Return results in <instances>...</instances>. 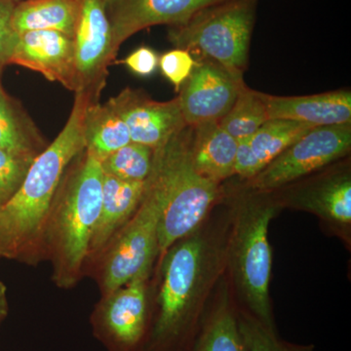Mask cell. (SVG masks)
<instances>
[{
	"instance_id": "cell-34",
	"label": "cell",
	"mask_w": 351,
	"mask_h": 351,
	"mask_svg": "<svg viewBox=\"0 0 351 351\" xmlns=\"http://www.w3.org/2000/svg\"><path fill=\"white\" fill-rule=\"evenodd\" d=\"M16 1H17V0H16Z\"/></svg>"
},
{
	"instance_id": "cell-12",
	"label": "cell",
	"mask_w": 351,
	"mask_h": 351,
	"mask_svg": "<svg viewBox=\"0 0 351 351\" xmlns=\"http://www.w3.org/2000/svg\"><path fill=\"white\" fill-rule=\"evenodd\" d=\"M244 84L215 62L195 60V68L178 96L186 125L221 121L230 112Z\"/></svg>"
},
{
	"instance_id": "cell-5",
	"label": "cell",
	"mask_w": 351,
	"mask_h": 351,
	"mask_svg": "<svg viewBox=\"0 0 351 351\" xmlns=\"http://www.w3.org/2000/svg\"><path fill=\"white\" fill-rule=\"evenodd\" d=\"M193 127L186 125L154 151L165 186V206L158 226V254L203 225L208 214L223 197L221 184L196 172L191 160Z\"/></svg>"
},
{
	"instance_id": "cell-24",
	"label": "cell",
	"mask_w": 351,
	"mask_h": 351,
	"mask_svg": "<svg viewBox=\"0 0 351 351\" xmlns=\"http://www.w3.org/2000/svg\"><path fill=\"white\" fill-rule=\"evenodd\" d=\"M269 119L262 92L255 91L244 84L240 88L237 100L219 124L239 142L248 138Z\"/></svg>"
},
{
	"instance_id": "cell-8",
	"label": "cell",
	"mask_w": 351,
	"mask_h": 351,
	"mask_svg": "<svg viewBox=\"0 0 351 351\" xmlns=\"http://www.w3.org/2000/svg\"><path fill=\"white\" fill-rule=\"evenodd\" d=\"M350 149L351 123L314 127L245 186L260 193H274L338 162Z\"/></svg>"
},
{
	"instance_id": "cell-16",
	"label": "cell",
	"mask_w": 351,
	"mask_h": 351,
	"mask_svg": "<svg viewBox=\"0 0 351 351\" xmlns=\"http://www.w3.org/2000/svg\"><path fill=\"white\" fill-rule=\"evenodd\" d=\"M314 126L287 119H269L239 141L234 176L248 181Z\"/></svg>"
},
{
	"instance_id": "cell-22",
	"label": "cell",
	"mask_w": 351,
	"mask_h": 351,
	"mask_svg": "<svg viewBox=\"0 0 351 351\" xmlns=\"http://www.w3.org/2000/svg\"><path fill=\"white\" fill-rule=\"evenodd\" d=\"M85 149L99 161L132 142L123 120L108 104L92 100L84 120Z\"/></svg>"
},
{
	"instance_id": "cell-25",
	"label": "cell",
	"mask_w": 351,
	"mask_h": 351,
	"mask_svg": "<svg viewBox=\"0 0 351 351\" xmlns=\"http://www.w3.org/2000/svg\"><path fill=\"white\" fill-rule=\"evenodd\" d=\"M154 149L130 142L101 161L104 174L123 181L145 182L152 167Z\"/></svg>"
},
{
	"instance_id": "cell-20",
	"label": "cell",
	"mask_w": 351,
	"mask_h": 351,
	"mask_svg": "<svg viewBox=\"0 0 351 351\" xmlns=\"http://www.w3.org/2000/svg\"><path fill=\"white\" fill-rule=\"evenodd\" d=\"M207 307L189 351H247L240 331L239 309L226 287Z\"/></svg>"
},
{
	"instance_id": "cell-28",
	"label": "cell",
	"mask_w": 351,
	"mask_h": 351,
	"mask_svg": "<svg viewBox=\"0 0 351 351\" xmlns=\"http://www.w3.org/2000/svg\"><path fill=\"white\" fill-rule=\"evenodd\" d=\"M158 66L178 92L195 68V59L189 51L175 48L159 58Z\"/></svg>"
},
{
	"instance_id": "cell-9",
	"label": "cell",
	"mask_w": 351,
	"mask_h": 351,
	"mask_svg": "<svg viewBox=\"0 0 351 351\" xmlns=\"http://www.w3.org/2000/svg\"><path fill=\"white\" fill-rule=\"evenodd\" d=\"M152 270L140 272L128 283L101 295L91 316L94 336L108 351H144L152 326L149 299Z\"/></svg>"
},
{
	"instance_id": "cell-10",
	"label": "cell",
	"mask_w": 351,
	"mask_h": 351,
	"mask_svg": "<svg viewBox=\"0 0 351 351\" xmlns=\"http://www.w3.org/2000/svg\"><path fill=\"white\" fill-rule=\"evenodd\" d=\"M279 206L315 215L325 226L348 240L351 226L350 162L324 169L272 193Z\"/></svg>"
},
{
	"instance_id": "cell-13",
	"label": "cell",
	"mask_w": 351,
	"mask_h": 351,
	"mask_svg": "<svg viewBox=\"0 0 351 351\" xmlns=\"http://www.w3.org/2000/svg\"><path fill=\"white\" fill-rule=\"evenodd\" d=\"M221 1L225 0H105L112 55L115 58L122 43L143 29L186 24L198 11Z\"/></svg>"
},
{
	"instance_id": "cell-26",
	"label": "cell",
	"mask_w": 351,
	"mask_h": 351,
	"mask_svg": "<svg viewBox=\"0 0 351 351\" xmlns=\"http://www.w3.org/2000/svg\"><path fill=\"white\" fill-rule=\"evenodd\" d=\"M240 331L247 351H314L313 345H299L284 341L276 328L263 324L248 311H239Z\"/></svg>"
},
{
	"instance_id": "cell-29",
	"label": "cell",
	"mask_w": 351,
	"mask_h": 351,
	"mask_svg": "<svg viewBox=\"0 0 351 351\" xmlns=\"http://www.w3.org/2000/svg\"><path fill=\"white\" fill-rule=\"evenodd\" d=\"M16 4V0H0V68L9 64L19 36L12 23Z\"/></svg>"
},
{
	"instance_id": "cell-15",
	"label": "cell",
	"mask_w": 351,
	"mask_h": 351,
	"mask_svg": "<svg viewBox=\"0 0 351 351\" xmlns=\"http://www.w3.org/2000/svg\"><path fill=\"white\" fill-rule=\"evenodd\" d=\"M9 64L36 71L49 82L76 92L73 38L56 31H29L18 34Z\"/></svg>"
},
{
	"instance_id": "cell-31",
	"label": "cell",
	"mask_w": 351,
	"mask_h": 351,
	"mask_svg": "<svg viewBox=\"0 0 351 351\" xmlns=\"http://www.w3.org/2000/svg\"><path fill=\"white\" fill-rule=\"evenodd\" d=\"M0 258L13 260L12 243L0 212Z\"/></svg>"
},
{
	"instance_id": "cell-2",
	"label": "cell",
	"mask_w": 351,
	"mask_h": 351,
	"mask_svg": "<svg viewBox=\"0 0 351 351\" xmlns=\"http://www.w3.org/2000/svg\"><path fill=\"white\" fill-rule=\"evenodd\" d=\"M92 100L98 99L88 92H76L63 130L34 159L19 191L0 210L12 243L13 260L29 265L43 260L46 219L64 172L85 149V114Z\"/></svg>"
},
{
	"instance_id": "cell-30",
	"label": "cell",
	"mask_w": 351,
	"mask_h": 351,
	"mask_svg": "<svg viewBox=\"0 0 351 351\" xmlns=\"http://www.w3.org/2000/svg\"><path fill=\"white\" fill-rule=\"evenodd\" d=\"M159 57L149 47L138 48L123 61L127 68L140 76L152 75L158 66Z\"/></svg>"
},
{
	"instance_id": "cell-4",
	"label": "cell",
	"mask_w": 351,
	"mask_h": 351,
	"mask_svg": "<svg viewBox=\"0 0 351 351\" xmlns=\"http://www.w3.org/2000/svg\"><path fill=\"white\" fill-rule=\"evenodd\" d=\"M226 267L245 309L263 324L276 328L269 297L272 252L270 221L281 210L272 193L245 186L232 201Z\"/></svg>"
},
{
	"instance_id": "cell-7",
	"label": "cell",
	"mask_w": 351,
	"mask_h": 351,
	"mask_svg": "<svg viewBox=\"0 0 351 351\" xmlns=\"http://www.w3.org/2000/svg\"><path fill=\"white\" fill-rule=\"evenodd\" d=\"M165 197L162 175L152 159L137 211L93 261L101 295L125 285L140 272L152 269L158 254L157 234Z\"/></svg>"
},
{
	"instance_id": "cell-3",
	"label": "cell",
	"mask_w": 351,
	"mask_h": 351,
	"mask_svg": "<svg viewBox=\"0 0 351 351\" xmlns=\"http://www.w3.org/2000/svg\"><path fill=\"white\" fill-rule=\"evenodd\" d=\"M103 170L84 149L69 164L51 204L43 237V255L52 263L60 289L80 282L100 216Z\"/></svg>"
},
{
	"instance_id": "cell-32",
	"label": "cell",
	"mask_w": 351,
	"mask_h": 351,
	"mask_svg": "<svg viewBox=\"0 0 351 351\" xmlns=\"http://www.w3.org/2000/svg\"><path fill=\"white\" fill-rule=\"evenodd\" d=\"M9 313L8 295L7 287L3 281L0 280V327L6 319Z\"/></svg>"
},
{
	"instance_id": "cell-27",
	"label": "cell",
	"mask_w": 351,
	"mask_h": 351,
	"mask_svg": "<svg viewBox=\"0 0 351 351\" xmlns=\"http://www.w3.org/2000/svg\"><path fill=\"white\" fill-rule=\"evenodd\" d=\"M34 159L0 149V210L19 191Z\"/></svg>"
},
{
	"instance_id": "cell-21",
	"label": "cell",
	"mask_w": 351,
	"mask_h": 351,
	"mask_svg": "<svg viewBox=\"0 0 351 351\" xmlns=\"http://www.w3.org/2000/svg\"><path fill=\"white\" fill-rule=\"evenodd\" d=\"M82 0H25L17 2L13 27L18 34L29 31H56L73 38Z\"/></svg>"
},
{
	"instance_id": "cell-11",
	"label": "cell",
	"mask_w": 351,
	"mask_h": 351,
	"mask_svg": "<svg viewBox=\"0 0 351 351\" xmlns=\"http://www.w3.org/2000/svg\"><path fill=\"white\" fill-rule=\"evenodd\" d=\"M73 40L76 92H88L99 98L108 66L114 60L105 0H82Z\"/></svg>"
},
{
	"instance_id": "cell-23",
	"label": "cell",
	"mask_w": 351,
	"mask_h": 351,
	"mask_svg": "<svg viewBox=\"0 0 351 351\" xmlns=\"http://www.w3.org/2000/svg\"><path fill=\"white\" fill-rule=\"evenodd\" d=\"M1 75V69H0ZM0 149L36 158L44 142L32 122L18 110L4 91L0 80Z\"/></svg>"
},
{
	"instance_id": "cell-14",
	"label": "cell",
	"mask_w": 351,
	"mask_h": 351,
	"mask_svg": "<svg viewBox=\"0 0 351 351\" xmlns=\"http://www.w3.org/2000/svg\"><path fill=\"white\" fill-rule=\"evenodd\" d=\"M107 104L126 124L132 142L154 151L186 125L178 97L154 101L140 90L125 88Z\"/></svg>"
},
{
	"instance_id": "cell-33",
	"label": "cell",
	"mask_w": 351,
	"mask_h": 351,
	"mask_svg": "<svg viewBox=\"0 0 351 351\" xmlns=\"http://www.w3.org/2000/svg\"><path fill=\"white\" fill-rule=\"evenodd\" d=\"M0 69H2V68H0Z\"/></svg>"
},
{
	"instance_id": "cell-18",
	"label": "cell",
	"mask_w": 351,
	"mask_h": 351,
	"mask_svg": "<svg viewBox=\"0 0 351 351\" xmlns=\"http://www.w3.org/2000/svg\"><path fill=\"white\" fill-rule=\"evenodd\" d=\"M145 188V181H123L103 174L100 216L90 244L87 265L98 257L108 242L133 217L142 201Z\"/></svg>"
},
{
	"instance_id": "cell-19",
	"label": "cell",
	"mask_w": 351,
	"mask_h": 351,
	"mask_svg": "<svg viewBox=\"0 0 351 351\" xmlns=\"http://www.w3.org/2000/svg\"><path fill=\"white\" fill-rule=\"evenodd\" d=\"M193 127L191 160L196 172L221 184L234 176L239 142L221 126L207 122Z\"/></svg>"
},
{
	"instance_id": "cell-6",
	"label": "cell",
	"mask_w": 351,
	"mask_h": 351,
	"mask_svg": "<svg viewBox=\"0 0 351 351\" xmlns=\"http://www.w3.org/2000/svg\"><path fill=\"white\" fill-rule=\"evenodd\" d=\"M258 0H225L198 11L182 25L169 27L176 48L219 64L244 82Z\"/></svg>"
},
{
	"instance_id": "cell-1",
	"label": "cell",
	"mask_w": 351,
	"mask_h": 351,
	"mask_svg": "<svg viewBox=\"0 0 351 351\" xmlns=\"http://www.w3.org/2000/svg\"><path fill=\"white\" fill-rule=\"evenodd\" d=\"M228 235L202 226L160 258V284L144 351H189L207 300L226 267Z\"/></svg>"
},
{
	"instance_id": "cell-17",
	"label": "cell",
	"mask_w": 351,
	"mask_h": 351,
	"mask_svg": "<svg viewBox=\"0 0 351 351\" xmlns=\"http://www.w3.org/2000/svg\"><path fill=\"white\" fill-rule=\"evenodd\" d=\"M269 119H287L314 127L351 123V93L348 90L311 96L282 97L263 93Z\"/></svg>"
}]
</instances>
